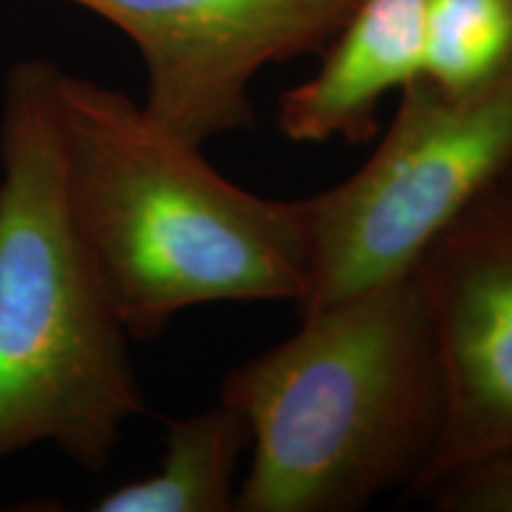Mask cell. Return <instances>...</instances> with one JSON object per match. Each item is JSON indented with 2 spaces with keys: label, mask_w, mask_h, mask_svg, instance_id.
I'll use <instances>...</instances> for the list:
<instances>
[{
  "label": "cell",
  "mask_w": 512,
  "mask_h": 512,
  "mask_svg": "<svg viewBox=\"0 0 512 512\" xmlns=\"http://www.w3.org/2000/svg\"><path fill=\"white\" fill-rule=\"evenodd\" d=\"M55 117L76 233L133 339L219 302H299L306 197L235 185L126 93L57 67Z\"/></svg>",
  "instance_id": "obj_1"
},
{
  "label": "cell",
  "mask_w": 512,
  "mask_h": 512,
  "mask_svg": "<svg viewBox=\"0 0 512 512\" xmlns=\"http://www.w3.org/2000/svg\"><path fill=\"white\" fill-rule=\"evenodd\" d=\"M302 318L233 368L219 399L247 418L235 512H356L418 491L446 420V384L415 271Z\"/></svg>",
  "instance_id": "obj_2"
},
{
  "label": "cell",
  "mask_w": 512,
  "mask_h": 512,
  "mask_svg": "<svg viewBox=\"0 0 512 512\" xmlns=\"http://www.w3.org/2000/svg\"><path fill=\"white\" fill-rule=\"evenodd\" d=\"M55 74L19 60L0 98V460L50 444L100 472L145 399L69 214Z\"/></svg>",
  "instance_id": "obj_3"
},
{
  "label": "cell",
  "mask_w": 512,
  "mask_h": 512,
  "mask_svg": "<svg viewBox=\"0 0 512 512\" xmlns=\"http://www.w3.org/2000/svg\"><path fill=\"white\" fill-rule=\"evenodd\" d=\"M512 164V79L448 95L427 76L399 91L368 162L306 197L299 316L411 273L425 249Z\"/></svg>",
  "instance_id": "obj_4"
},
{
  "label": "cell",
  "mask_w": 512,
  "mask_h": 512,
  "mask_svg": "<svg viewBox=\"0 0 512 512\" xmlns=\"http://www.w3.org/2000/svg\"><path fill=\"white\" fill-rule=\"evenodd\" d=\"M136 46L143 107L195 145L254 124L252 86L273 64L320 53L358 0H60Z\"/></svg>",
  "instance_id": "obj_5"
},
{
  "label": "cell",
  "mask_w": 512,
  "mask_h": 512,
  "mask_svg": "<svg viewBox=\"0 0 512 512\" xmlns=\"http://www.w3.org/2000/svg\"><path fill=\"white\" fill-rule=\"evenodd\" d=\"M446 384V420L422 494L512 446V181L479 192L415 264Z\"/></svg>",
  "instance_id": "obj_6"
},
{
  "label": "cell",
  "mask_w": 512,
  "mask_h": 512,
  "mask_svg": "<svg viewBox=\"0 0 512 512\" xmlns=\"http://www.w3.org/2000/svg\"><path fill=\"white\" fill-rule=\"evenodd\" d=\"M425 15L427 0H358L316 72L280 95V131L294 143H370L382 100L422 74Z\"/></svg>",
  "instance_id": "obj_7"
},
{
  "label": "cell",
  "mask_w": 512,
  "mask_h": 512,
  "mask_svg": "<svg viewBox=\"0 0 512 512\" xmlns=\"http://www.w3.org/2000/svg\"><path fill=\"white\" fill-rule=\"evenodd\" d=\"M247 418L240 408L216 406L171 420L166 451L152 475L107 491L98 512H235L240 460L249 451Z\"/></svg>",
  "instance_id": "obj_8"
},
{
  "label": "cell",
  "mask_w": 512,
  "mask_h": 512,
  "mask_svg": "<svg viewBox=\"0 0 512 512\" xmlns=\"http://www.w3.org/2000/svg\"><path fill=\"white\" fill-rule=\"evenodd\" d=\"M422 76L448 95L512 79V0H427Z\"/></svg>",
  "instance_id": "obj_9"
},
{
  "label": "cell",
  "mask_w": 512,
  "mask_h": 512,
  "mask_svg": "<svg viewBox=\"0 0 512 512\" xmlns=\"http://www.w3.org/2000/svg\"><path fill=\"white\" fill-rule=\"evenodd\" d=\"M422 496L439 512H512V446L446 472Z\"/></svg>",
  "instance_id": "obj_10"
},
{
  "label": "cell",
  "mask_w": 512,
  "mask_h": 512,
  "mask_svg": "<svg viewBox=\"0 0 512 512\" xmlns=\"http://www.w3.org/2000/svg\"><path fill=\"white\" fill-rule=\"evenodd\" d=\"M503 178H510V181H512V164H510V169H508V174H505Z\"/></svg>",
  "instance_id": "obj_11"
}]
</instances>
